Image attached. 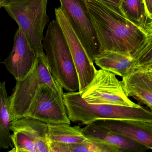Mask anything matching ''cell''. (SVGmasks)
Masks as SVG:
<instances>
[{
  "label": "cell",
  "instance_id": "30bf717a",
  "mask_svg": "<svg viewBox=\"0 0 152 152\" xmlns=\"http://www.w3.org/2000/svg\"><path fill=\"white\" fill-rule=\"evenodd\" d=\"M38 55L23 32L18 27L13 48L3 64L16 81L23 79L34 66Z\"/></svg>",
  "mask_w": 152,
  "mask_h": 152
},
{
  "label": "cell",
  "instance_id": "5bb4252c",
  "mask_svg": "<svg viewBox=\"0 0 152 152\" xmlns=\"http://www.w3.org/2000/svg\"><path fill=\"white\" fill-rule=\"evenodd\" d=\"M94 61L100 69L123 77L132 70L133 58L129 54L105 51L98 54Z\"/></svg>",
  "mask_w": 152,
  "mask_h": 152
},
{
  "label": "cell",
  "instance_id": "3957f363",
  "mask_svg": "<svg viewBox=\"0 0 152 152\" xmlns=\"http://www.w3.org/2000/svg\"><path fill=\"white\" fill-rule=\"evenodd\" d=\"M42 46L54 79L66 90L79 91V79L74 63L63 31L56 20L49 24Z\"/></svg>",
  "mask_w": 152,
  "mask_h": 152
},
{
  "label": "cell",
  "instance_id": "8fae6325",
  "mask_svg": "<svg viewBox=\"0 0 152 152\" xmlns=\"http://www.w3.org/2000/svg\"><path fill=\"white\" fill-rule=\"evenodd\" d=\"M93 124L129 139L148 148H152V122L135 120H104Z\"/></svg>",
  "mask_w": 152,
  "mask_h": 152
},
{
  "label": "cell",
  "instance_id": "5b68a950",
  "mask_svg": "<svg viewBox=\"0 0 152 152\" xmlns=\"http://www.w3.org/2000/svg\"><path fill=\"white\" fill-rule=\"evenodd\" d=\"M48 0H9L3 8L16 22L38 56H45L43 32L49 18Z\"/></svg>",
  "mask_w": 152,
  "mask_h": 152
},
{
  "label": "cell",
  "instance_id": "6da1fadb",
  "mask_svg": "<svg viewBox=\"0 0 152 152\" xmlns=\"http://www.w3.org/2000/svg\"><path fill=\"white\" fill-rule=\"evenodd\" d=\"M86 3L99 42V53L115 51L133 58L152 43V35L99 0H86Z\"/></svg>",
  "mask_w": 152,
  "mask_h": 152
},
{
  "label": "cell",
  "instance_id": "603a6c76",
  "mask_svg": "<svg viewBox=\"0 0 152 152\" xmlns=\"http://www.w3.org/2000/svg\"><path fill=\"white\" fill-rule=\"evenodd\" d=\"M1 64V56H0V64Z\"/></svg>",
  "mask_w": 152,
  "mask_h": 152
},
{
  "label": "cell",
  "instance_id": "9a60e30c",
  "mask_svg": "<svg viewBox=\"0 0 152 152\" xmlns=\"http://www.w3.org/2000/svg\"><path fill=\"white\" fill-rule=\"evenodd\" d=\"M123 15L145 33L152 35V18L148 16L143 0H122Z\"/></svg>",
  "mask_w": 152,
  "mask_h": 152
},
{
  "label": "cell",
  "instance_id": "7402d4cb",
  "mask_svg": "<svg viewBox=\"0 0 152 152\" xmlns=\"http://www.w3.org/2000/svg\"><path fill=\"white\" fill-rule=\"evenodd\" d=\"M9 0H0V10L3 8L5 3H7Z\"/></svg>",
  "mask_w": 152,
  "mask_h": 152
},
{
  "label": "cell",
  "instance_id": "277c9868",
  "mask_svg": "<svg viewBox=\"0 0 152 152\" xmlns=\"http://www.w3.org/2000/svg\"><path fill=\"white\" fill-rule=\"evenodd\" d=\"M46 84L56 92H64L49 68L46 56H37L31 71L23 80L16 81L12 94L8 98L10 122L26 115L40 85Z\"/></svg>",
  "mask_w": 152,
  "mask_h": 152
},
{
  "label": "cell",
  "instance_id": "7a4b0ae2",
  "mask_svg": "<svg viewBox=\"0 0 152 152\" xmlns=\"http://www.w3.org/2000/svg\"><path fill=\"white\" fill-rule=\"evenodd\" d=\"M63 99L69 120L84 125L104 120H135L152 122V110L142 106L134 107L89 104L81 97L78 91L64 93Z\"/></svg>",
  "mask_w": 152,
  "mask_h": 152
},
{
  "label": "cell",
  "instance_id": "4fadbf2b",
  "mask_svg": "<svg viewBox=\"0 0 152 152\" xmlns=\"http://www.w3.org/2000/svg\"><path fill=\"white\" fill-rule=\"evenodd\" d=\"M87 138L105 143L117 148L119 152H141L147 150L141 144L93 124L82 128Z\"/></svg>",
  "mask_w": 152,
  "mask_h": 152
},
{
  "label": "cell",
  "instance_id": "7c38bea8",
  "mask_svg": "<svg viewBox=\"0 0 152 152\" xmlns=\"http://www.w3.org/2000/svg\"><path fill=\"white\" fill-rule=\"evenodd\" d=\"M127 96L131 97L152 109V69H134L122 77Z\"/></svg>",
  "mask_w": 152,
  "mask_h": 152
},
{
  "label": "cell",
  "instance_id": "2e32d148",
  "mask_svg": "<svg viewBox=\"0 0 152 152\" xmlns=\"http://www.w3.org/2000/svg\"><path fill=\"white\" fill-rule=\"evenodd\" d=\"M50 152H119L112 146L105 143L88 139L75 144H64L48 138Z\"/></svg>",
  "mask_w": 152,
  "mask_h": 152
},
{
  "label": "cell",
  "instance_id": "8992f818",
  "mask_svg": "<svg viewBox=\"0 0 152 152\" xmlns=\"http://www.w3.org/2000/svg\"><path fill=\"white\" fill-rule=\"evenodd\" d=\"M81 97L92 104H108L139 107L140 105L131 100L124 92L121 81L112 73L96 70L94 78L81 92Z\"/></svg>",
  "mask_w": 152,
  "mask_h": 152
},
{
  "label": "cell",
  "instance_id": "ba28073f",
  "mask_svg": "<svg viewBox=\"0 0 152 152\" xmlns=\"http://www.w3.org/2000/svg\"><path fill=\"white\" fill-rule=\"evenodd\" d=\"M64 93L55 92L47 84L40 85L25 116L48 124H71L64 104Z\"/></svg>",
  "mask_w": 152,
  "mask_h": 152
},
{
  "label": "cell",
  "instance_id": "44dd1931",
  "mask_svg": "<svg viewBox=\"0 0 152 152\" xmlns=\"http://www.w3.org/2000/svg\"><path fill=\"white\" fill-rule=\"evenodd\" d=\"M148 16L152 18V0H143Z\"/></svg>",
  "mask_w": 152,
  "mask_h": 152
},
{
  "label": "cell",
  "instance_id": "52a82bcc",
  "mask_svg": "<svg viewBox=\"0 0 152 152\" xmlns=\"http://www.w3.org/2000/svg\"><path fill=\"white\" fill-rule=\"evenodd\" d=\"M60 8L84 48L90 62L99 53V44L86 0H59Z\"/></svg>",
  "mask_w": 152,
  "mask_h": 152
},
{
  "label": "cell",
  "instance_id": "e0dca14e",
  "mask_svg": "<svg viewBox=\"0 0 152 152\" xmlns=\"http://www.w3.org/2000/svg\"><path fill=\"white\" fill-rule=\"evenodd\" d=\"M48 138L50 140L64 144L81 143L88 139L83 133L82 128L71 126L68 124H48Z\"/></svg>",
  "mask_w": 152,
  "mask_h": 152
},
{
  "label": "cell",
  "instance_id": "9c48e42d",
  "mask_svg": "<svg viewBox=\"0 0 152 152\" xmlns=\"http://www.w3.org/2000/svg\"><path fill=\"white\" fill-rule=\"evenodd\" d=\"M56 21L63 31L67 42L76 68L79 79V92H81L90 83L96 69L89 60L81 43L71 27L67 17L60 7L55 9Z\"/></svg>",
  "mask_w": 152,
  "mask_h": 152
},
{
  "label": "cell",
  "instance_id": "d6986e66",
  "mask_svg": "<svg viewBox=\"0 0 152 152\" xmlns=\"http://www.w3.org/2000/svg\"><path fill=\"white\" fill-rule=\"evenodd\" d=\"M13 147L9 152H38L36 137L29 130L19 127H11Z\"/></svg>",
  "mask_w": 152,
  "mask_h": 152
},
{
  "label": "cell",
  "instance_id": "ffe728a7",
  "mask_svg": "<svg viewBox=\"0 0 152 152\" xmlns=\"http://www.w3.org/2000/svg\"><path fill=\"white\" fill-rule=\"evenodd\" d=\"M99 1L112 9L114 11L123 15L120 10V5H121L122 0H99Z\"/></svg>",
  "mask_w": 152,
  "mask_h": 152
},
{
  "label": "cell",
  "instance_id": "ac0fdd59",
  "mask_svg": "<svg viewBox=\"0 0 152 152\" xmlns=\"http://www.w3.org/2000/svg\"><path fill=\"white\" fill-rule=\"evenodd\" d=\"M8 98L6 81L0 82V151L13 147L7 107Z\"/></svg>",
  "mask_w": 152,
  "mask_h": 152
}]
</instances>
